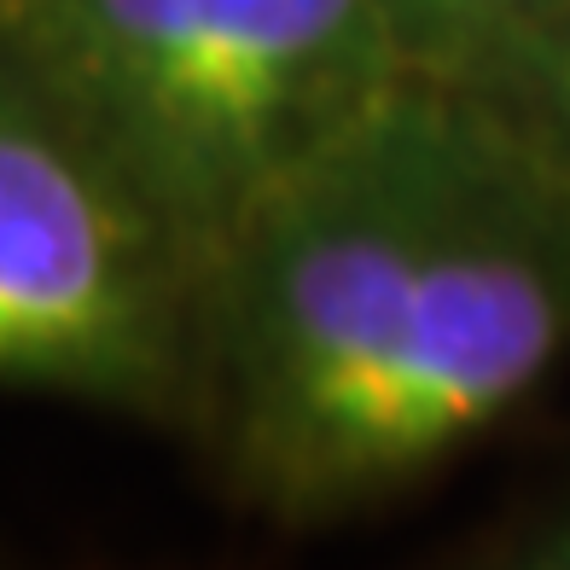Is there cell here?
I'll return each instance as SVG.
<instances>
[{
  "mask_svg": "<svg viewBox=\"0 0 570 570\" xmlns=\"http://www.w3.org/2000/svg\"><path fill=\"white\" fill-rule=\"evenodd\" d=\"M193 256L0 47V384L151 407L187 361Z\"/></svg>",
  "mask_w": 570,
  "mask_h": 570,
  "instance_id": "obj_3",
  "label": "cell"
},
{
  "mask_svg": "<svg viewBox=\"0 0 570 570\" xmlns=\"http://www.w3.org/2000/svg\"><path fill=\"white\" fill-rule=\"evenodd\" d=\"M524 564H541V570H570V512H559L548 530H535V535H530Z\"/></svg>",
  "mask_w": 570,
  "mask_h": 570,
  "instance_id": "obj_6",
  "label": "cell"
},
{
  "mask_svg": "<svg viewBox=\"0 0 570 570\" xmlns=\"http://www.w3.org/2000/svg\"><path fill=\"white\" fill-rule=\"evenodd\" d=\"M402 7H407V0H391V18H396V12H402Z\"/></svg>",
  "mask_w": 570,
  "mask_h": 570,
  "instance_id": "obj_7",
  "label": "cell"
},
{
  "mask_svg": "<svg viewBox=\"0 0 570 570\" xmlns=\"http://www.w3.org/2000/svg\"><path fill=\"white\" fill-rule=\"evenodd\" d=\"M564 0H407L396 12V36L413 70L472 76L512 41H524Z\"/></svg>",
  "mask_w": 570,
  "mask_h": 570,
  "instance_id": "obj_5",
  "label": "cell"
},
{
  "mask_svg": "<svg viewBox=\"0 0 570 570\" xmlns=\"http://www.w3.org/2000/svg\"><path fill=\"white\" fill-rule=\"evenodd\" d=\"M454 82H472L495 106H507L570 175V0L553 7L524 41H512L483 70L454 76Z\"/></svg>",
  "mask_w": 570,
  "mask_h": 570,
  "instance_id": "obj_4",
  "label": "cell"
},
{
  "mask_svg": "<svg viewBox=\"0 0 570 570\" xmlns=\"http://www.w3.org/2000/svg\"><path fill=\"white\" fill-rule=\"evenodd\" d=\"M227 454L297 518L454 460L570 350V175L507 106L407 70L204 268Z\"/></svg>",
  "mask_w": 570,
  "mask_h": 570,
  "instance_id": "obj_1",
  "label": "cell"
},
{
  "mask_svg": "<svg viewBox=\"0 0 570 570\" xmlns=\"http://www.w3.org/2000/svg\"><path fill=\"white\" fill-rule=\"evenodd\" d=\"M0 47L204 268L413 70L391 0H0Z\"/></svg>",
  "mask_w": 570,
  "mask_h": 570,
  "instance_id": "obj_2",
  "label": "cell"
}]
</instances>
